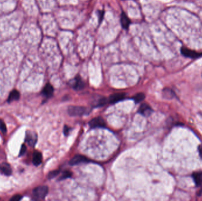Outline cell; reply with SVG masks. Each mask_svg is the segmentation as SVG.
Listing matches in <instances>:
<instances>
[{"instance_id": "cell-14", "label": "cell", "mask_w": 202, "mask_h": 201, "mask_svg": "<svg viewBox=\"0 0 202 201\" xmlns=\"http://www.w3.org/2000/svg\"><path fill=\"white\" fill-rule=\"evenodd\" d=\"M20 98V93L17 91V90H14L12 92H11L10 94L8 96V98L7 100V102L8 103H11L13 101H16L19 100V98Z\"/></svg>"}, {"instance_id": "cell-20", "label": "cell", "mask_w": 202, "mask_h": 201, "mask_svg": "<svg viewBox=\"0 0 202 201\" xmlns=\"http://www.w3.org/2000/svg\"><path fill=\"white\" fill-rule=\"evenodd\" d=\"M0 130L4 133L7 132L6 125H5V123L1 119H0Z\"/></svg>"}, {"instance_id": "cell-24", "label": "cell", "mask_w": 202, "mask_h": 201, "mask_svg": "<svg viewBox=\"0 0 202 201\" xmlns=\"http://www.w3.org/2000/svg\"><path fill=\"white\" fill-rule=\"evenodd\" d=\"M199 152L200 156V157L202 158V146H201V145H200L199 146Z\"/></svg>"}, {"instance_id": "cell-23", "label": "cell", "mask_w": 202, "mask_h": 201, "mask_svg": "<svg viewBox=\"0 0 202 201\" xmlns=\"http://www.w3.org/2000/svg\"><path fill=\"white\" fill-rule=\"evenodd\" d=\"M22 199V196L20 195H16L13 196L10 199V201H19Z\"/></svg>"}, {"instance_id": "cell-13", "label": "cell", "mask_w": 202, "mask_h": 201, "mask_svg": "<svg viewBox=\"0 0 202 201\" xmlns=\"http://www.w3.org/2000/svg\"><path fill=\"white\" fill-rule=\"evenodd\" d=\"M42 155L39 151H34L33 155V163L35 166H39L42 163Z\"/></svg>"}, {"instance_id": "cell-18", "label": "cell", "mask_w": 202, "mask_h": 201, "mask_svg": "<svg viewBox=\"0 0 202 201\" xmlns=\"http://www.w3.org/2000/svg\"><path fill=\"white\" fill-rule=\"evenodd\" d=\"M72 175V173L71 172L69 171V170H66L65 172H63V173H62V176L60 177L59 178V181H62V180H65L67 178H70L71 176Z\"/></svg>"}, {"instance_id": "cell-22", "label": "cell", "mask_w": 202, "mask_h": 201, "mask_svg": "<svg viewBox=\"0 0 202 201\" xmlns=\"http://www.w3.org/2000/svg\"><path fill=\"white\" fill-rule=\"evenodd\" d=\"M26 150H27V147H26V145L25 144H22L21 149L20 151V155H19V156H21L24 155V153H26Z\"/></svg>"}, {"instance_id": "cell-1", "label": "cell", "mask_w": 202, "mask_h": 201, "mask_svg": "<svg viewBox=\"0 0 202 201\" xmlns=\"http://www.w3.org/2000/svg\"><path fill=\"white\" fill-rule=\"evenodd\" d=\"M68 114L71 116H81L88 113V109L82 106H69L67 108Z\"/></svg>"}, {"instance_id": "cell-15", "label": "cell", "mask_w": 202, "mask_h": 201, "mask_svg": "<svg viewBox=\"0 0 202 201\" xmlns=\"http://www.w3.org/2000/svg\"><path fill=\"white\" fill-rule=\"evenodd\" d=\"M121 23L125 29H128L130 26L131 21L125 13H122L121 16Z\"/></svg>"}, {"instance_id": "cell-10", "label": "cell", "mask_w": 202, "mask_h": 201, "mask_svg": "<svg viewBox=\"0 0 202 201\" xmlns=\"http://www.w3.org/2000/svg\"><path fill=\"white\" fill-rule=\"evenodd\" d=\"M193 178L194 181L197 187H200L201 189L200 191V194L202 193V172H194L193 174Z\"/></svg>"}, {"instance_id": "cell-2", "label": "cell", "mask_w": 202, "mask_h": 201, "mask_svg": "<svg viewBox=\"0 0 202 201\" xmlns=\"http://www.w3.org/2000/svg\"><path fill=\"white\" fill-rule=\"evenodd\" d=\"M49 192V188L47 186H40L34 188L33 191L34 196L39 199L45 198Z\"/></svg>"}, {"instance_id": "cell-16", "label": "cell", "mask_w": 202, "mask_h": 201, "mask_svg": "<svg viewBox=\"0 0 202 201\" xmlns=\"http://www.w3.org/2000/svg\"><path fill=\"white\" fill-rule=\"evenodd\" d=\"M133 100L136 103L142 102L145 98V94L143 93H138L136 94L133 97Z\"/></svg>"}, {"instance_id": "cell-21", "label": "cell", "mask_w": 202, "mask_h": 201, "mask_svg": "<svg viewBox=\"0 0 202 201\" xmlns=\"http://www.w3.org/2000/svg\"><path fill=\"white\" fill-rule=\"evenodd\" d=\"M71 128H69L67 126H65L64 129H63V133L65 136H68L70 132L71 131Z\"/></svg>"}, {"instance_id": "cell-3", "label": "cell", "mask_w": 202, "mask_h": 201, "mask_svg": "<svg viewBox=\"0 0 202 201\" xmlns=\"http://www.w3.org/2000/svg\"><path fill=\"white\" fill-rule=\"evenodd\" d=\"M89 124L91 128H103L106 127V123L104 119L101 116H98L92 119L89 122Z\"/></svg>"}, {"instance_id": "cell-9", "label": "cell", "mask_w": 202, "mask_h": 201, "mask_svg": "<svg viewBox=\"0 0 202 201\" xmlns=\"http://www.w3.org/2000/svg\"><path fill=\"white\" fill-rule=\"evenodd\" d=\"M126 98V94L124 93H114L111 94L109 98V102L111 104L118 103L124 100Z\"/></svg>"}, {"instance_id": "cell-6", "label": "cell", "mask_w": 202, "mask_h": 201, "mask_svg": "<svg viewBox=\"0 0 202 201\" xmlns=\"http://www.w3.org/2000/svg\"><path fill=\"white\" fill-rule=\"evenodd\" d=\"M89 162L88 158L83 155H78L74 156L72 159L69 162V165L74 166V165H79L82 163H86Z\"/></svg>"}, {"instance_id": "cell-5", "label": "cell", "mask_w": 202, "mask_h": 201, "mask_svg": "<svg viewBox=\"0 0 202 201\" xmlns=\"http://www.w3.org/2000/svg\"><path fill=\"white\" fill-rule=\"evenodd\" d=\"M26 142L30 146H34L37 141V135L34 132L28 131L26 133Z\"/></svg>"}, {"instance_id": "cell-4", "label": "cell", "mask_w": 202, "mask_h": 201, "mask_svg": "<svg viewBox=\"0 0 202 201\" xmlns=\"http://www.w3.org/2000/svg\"><path fill=\"white\" fill-rule=\"evenodd\" d=\"M181 54L185 57L191 58H197L202 56V53L195 52L194 50L188 49L186 48H181Z\"/></svg>"}, {"instance_id": "cell-11", "label": "cell", "mask_w": 202, "mask_h": 201, "mask_svg": "<svg viewBox=\"0 0 202 201\" xmlns=\"http://www.w3.org/2000/svg\"><path fill=\"white\" fill-rule=\"evenodd\" d=\"M54 92V88L50 83L47 84L42 90V94L46 98L52 97Z\"/></svg>"}, {"instance_id": "cell-7", "label": "cell", "mask_w": 202, "mask_h": 201, "mask_svg": "<svg viewBox=\"0 0 202 201\" xmlns=\"http://www.w3.org/2000/svg\"><path fill=\"white\" fill-rule=\"evenodd\" d=\"M153 110L151 108L150 106L147 103H142L140 106V108H138V112L140 114L145 117L149 116L151 115V114L153 113Z\"/></svg>"}, {"instance_id": "cell-17", "label": "cell", "mask_w": 202, "mask_h": 201, "mask_svg": "<svg viewBox=\"0 0 202 201\" xmlns=\"http://www.w3.org/2000/svg\"><path fill=\"white\" fill-rule=\"evenodd\" d=\"M163 94L164 97L165 98H173L174 96V93L171 90V89L169 88H165L163 90Z\"/></svg>"}, {"instance_id": "cell-19", "label": "cell", "mask_w": 202, "mask_h": 201, "mask_svg": "<svg viewBox=\"0 0 202 201\" xmlns=\"http://www.w3.org/2000/svg\"><path fill=\"white\" fill-rule=\"evenodd\" d=\"M60 173V170H53L49 172V175H48V178L51 179L54 178H55L56 176H57Z\"/></svg>"}, {"instance_id": "cell-12", "label": "cell", "mask_w": 202, "mask_h": 201, "mask_svg": "<svg viewBox=\"0 0 202 201\" xmlns=\"http://www.w3.org/2000/svg\"><path fill=\"white\" fill-rule=\"evenodd\" d=\"M0 171L6 176H10L12 174L11 167L7 163H2L0 165Z\"/></svg>"}, {"instance_id": "cell-8", "label": "cell", "mask_w": 202, "mask_h": 201, "mask_svg": "<svg viewBox=\"0 0 202 201\" xmlns=\"http://www.w3.org/2000/svg\"><path fill=\"white\" fill-rule=\"evenodd\" d=\"M70 84L73 88L76 90H82L85 87V83L79 76H77L72 80Z\"/></svg>"}]
</instances>
